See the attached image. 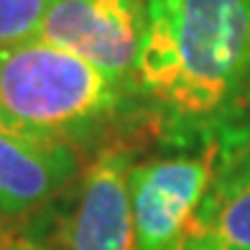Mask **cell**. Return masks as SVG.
I'll return each instance as SVG.
<instances>
[{
  "label": "cell",
  "instance_id": "6da1fadb",
  "mask_svg": "<svg viewBox=\"0 0 250 250\" xmlns=\"http://www.w3.org/2000/svg\"><path fill=\"white\" fill-rule=\"evenodd\" d=\"M146 13L138 89L202 118L250 87V0H148Z\"/></svg>",
  "mask_w": 250,
  "mask_h": 250
},
{
  "label": "cell",
  "instance_id": "7a4b0ae2",
  "mask_svg": "<svg viewBox=\"0 0 250 250\" xmlns=\"http://www.w3.org/2000/svg\"><path fill=\"white\" fill-rule=\"evenodd\" d=\"M123 92L82 56L31 39L0 49V130L66 143L97 133Z\"/></svg>",
  "mask_w": 250,
  "mask_h": 250
},
{
  "label": "cell",
  "instance_id": "3957f363",
  "mask_svg": "<svg viewBox=\"0 0 250 250\" xmlns=\"http://www.w3.org/2000/svg\"><path fill=\"white\" fill-rule=\"evenodd\" d=\"M222 143L197 156L153 158L130 168L128 194L138 250H176L217 181Z\"/></svg>",
  "mask_w": 250,
  "mask_h": 250
},
{
  "label": "cell",
  "instance_id": "277c9868",
  "mask_svg": "<svg viewBox=\"0 0 250 250\" xmlns=\"http://www.w3.org/2000/svg\"><path fill=\"white\" fill-rule=\"evenodd\" d=\"M148 13L143 0H51L39 41L82 56L120 92L138 89L135 66Z\"/></svg>",
  "mask_w": 250,
  "mask_h": 250
},
{
  "label": "cell",
  "instance_id": "5b68a950",
  "mask_svg": "<svg viewBox=\"0 0 250 250\" xmlns=\"http://www.w3.org/2000/svg\"><path fill=\"white\" fill-rule=\"evenodd\" d=\"M130 168L133 153L125 146L100 151L79 181L64 250H138L128 194Z\"/></svg>",
  "mask_w": 250,
  "mask_h": 250
},
{
  "label": "cell",
  "instance_id": "8992f818",
  "mask_svg": "<svg viewBox=\"0 0 250 250\" xmlns=\"http://www.w3.org/2000/svg\"><path fill=\"white\" fill-rule=\"evenodd\" d=\"M77 166L72 146L0 130V217H21L41 207L74 179Z\"/></svg>",
  "mask_w": 250,
  "mask_h": 250
},
{
  "label": "cell",
  "instance_id": "52a82bcc",
  "mask_svg": "<svg viewBox=\"0 0 250 250\" xmlns=\"http://www.w3.org/2000/svg\"><path fill=\"white\" fill-rule=\"evenodd\" d=\"M176 250H250V181H214Z\"/></svg>",
  "mask_w": 250,
  "mask_h": 250
},
{
  "label": "cell",
  "instance_id": "ba28073f",
  "mask_svg": "<svg viewBox=\"0 0 250 250\" xmlns=\"http://www.w3.org/2000/svg\"><path fill=\"white\" fill-rule=\"evenodd\" d=\"M51 0H0V49L39 36Z\"/></svg>",
  "mask_w": 250,
  "mask_h": 250
},
{
  "label": "cell",
  "instance_id": "9c48e42d",
  "mask_svg": "<svg viewBox=\"0 0 250 250\" xmlns=\"http://www.w3.org/2000/svg\"><path fill=\"white\" fill-rule=\"evenodd\" d=\"M217 181L220 184H243V181H250V148L237 156L235 164L227 168V174H222Z\"/></svg>",
  "mask_w": 250,
  "mask_h": 250
},
{
  "label": "cell",
  "instance_id": "30bf717a",
  "mask_svg": "<svg viewBox=\"0 0 250 250\" xmlns=\"http://www.w3.org/2000/svg\"><path fill=\"white\" fill-rule=\"evenodd\" d=\"M10 250H43V248H36V245H26V243H21V245L10 248Z\"/></svg>",
  "mask_w": 250,
  "mask_h": 250
}]
</instances>
